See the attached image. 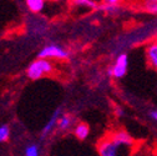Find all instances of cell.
I'll return each instance as SVG.
<instances>
[{
	"label": "cell",
	"instance_id": "obj_7",
	"mask_svg": "<svg viewBox=\"0 0 157 156\" xmlns=\"http://www.w3.org/2000/svg\"><path fill=\"white\" fill-rule=\"evenodd\" d=\"M74 134L76 135V138L78 140H86L90 135V127L85 123H78L74 127Z\"/></svg>",
	"mask_w": 157,
	"mask_h": 156
},
{
	"label": "cell",
	"instance_id": "obj_1",
	"mask_svg": "<svg viewBox=\"0 0 157 156\" xmlns=\"http://www.w3.org/2000/svg\"><path fill=\"white\" fill-rule=\"evenodd\" d=\"M133 146L132 136L124 130H117L99 142L97 151L100 156H132Z\"/></svg>",
	"mask_w": 157,
	"mask_h": 156
},
{
	"label": "cell",
	"instance_id": "obj_10",
	"mask_svg": "<svg viewBox=\"0 0 157 156\" xmlns=\"http://www.w3.org/2000/svg\"><path fill=\"white\" fill-rule=\"evenodd\" d=\"M141 9L148 14L157 15V0H141Z\"/></svg>",
	"mask_w": 157,
	"mask_h": 156
},
{
	"label": "cell",
	"instance_id": "obj_19",
	"mask_svg": "<svg viewBox=\"0 0 157 156\" xmlns=\"http://www.w3.org/2000/svg\"><path fill=\"white\" fill-rule=\"evenodd\" d=\"M156 43H157V39H156Z\"/></svg>",
	"mask_w": 157,
	"mask_h": 156
},
{
	"label": "cell",
	"instance_id": "obj_4",
	"mask_svg": "<svg viewBox=\"0 0 157 156\" xmlns=\"http://www.w3.org/2000/svg\"><path fill=\"white\" fill-rule=\"evenodd\" d=\"M128 70V56L127 54H120L116 57L115 63L109 69V75L115 79H121Z\"/></svg>",
	"mask_w": 157,
	"mask_h": 156
},
{
	"label": "cell",
	"instance_id": "obj_15",
	"mask_svg": "<svg viewBox=\"0 0 157 156\" xmlns=\"http://www.w3.org/2000/svg\"><path fill=\"white\" fill-rule=\"evenodd\" d=\"M115 114L119 116V118H121V116L125 115V110H124L122 107H120V106H116V109H115Z\"/></svg>",
	"mask_w": 157,
	"mask_h": 156
},
{
	"label": "cell",
	"instance_id": "obj_6",
	"mask_svg": "<svg viewBox=\"0 0 157 156\" xmlns=\"http://www.w3.org/2000/svg\"><path fill=\"white\" fill-rule=\"evenodd\" d=\"M145 55H146L147 64H148L153 70H157V43H156V40H155V41H151V43L146 46Z\"/></svg>",
	"mask_w": 157,
	"mask_h": 156
},
{
	"label": "cell",
	"instance_id": "obj_16",
	"mask_svg": "<svg viewBox=\"0 0 157 156\" xmlns=\"http://www.w3.org/2000/svg\"><path fill=\"white\" fill-rule=\"evenodd\" d=\"M121 0H104L105 4H109V5H119Z\"/></svg>",
	"mask_w": 157,
	"mask_h": 156
},
{
	"label": "cell",
	"instance_id": "obj_13",
	"mask_svg": "<svg viewBox=\"0 0 157 156\" xmlns=\"http://www.w3.org/2000/svg\"><path fill=\"white\" fill-rule=\"evenodd\" d=\"M10 136V127L8 125H0V142L8 141Z\"/></svg>",
	"mask_w": 157,
	"mask_h": 156
},
{
	"label": "cell",
	"instance_id": "obj_9",
	"mask_svg": "<svg viewBox=\"0 0 157 156\" xmlns=\"http://www.w3.org/2000/svg\"><path fill=\"white\" fill-rule=\"evenodd\" d=\"M72 123H74L72 116L70 114H64V115H61L60 120H59L57 127H59V130H61V131H66V130H69L71 127Z\"/></svg>",
	"mask_w": 157,
	"mask_h": 156
},
{
	"label": "cell",
	"instance_id": "obj_12",
	"mask_svg": "<svg viewBox=\"0 0 157 156\" xmlns=\"http://www.w3.org/2000/svg\"><path fill=\"white\" fill-rule=\"evenodd\" d=\"M99 10L101 11H105L106 14H110V15H116L120 13V8L119 5H109V4H102V5H99Z\"/></svg>",
	"mask_w": 157,
	"mask_h": 156
},
{
	"label": "cell",
	"instance_id": "obj_11",
	"mask_svg": "<svg viewBox=\"0 0 157 156\" xmlns=\"http://www.w3.org/2000/svg\"><path fill=\"white\" fill-rule=\"evenodd\" d=\"M72 4L78 8H86V9H91V10L99 9V5H97L95 0H74Z\"/></svg>",
	"mask_w": 157,
	"mask_h": 156
},
{
	"label": "cell",
	"instance_id": "obj_17",
	"mask_svg": "<svg viewBox=\"0 0 157 156\" xmlns=\"http://www.w3.org/2000/svg\"><path fill=\"white\" fill-rule=\"evenodd\" d=\"M150 118L157 123V110H151L150 111Z\"/></svg>",
	"mask_w": 157,
	"mask_h": 156
},
{
	"label": "cell",
	"instance_id": "obj_2",
	"mask_svg": "<svg viewBox=\"0 0 157 156\" xmlns=\"http://www.w3.org/2000/svg\"><path fill=\"white\" fill-rule=\"evenodd\" d=\"M54 71V65L50 60L46 59H37L34 60L26 69V75L31 80H39L43 76L49 75Z\"/></svg>",
	"mask_w": 157,
	"mask_h": 156
},
{
	"label": "cell",
	"instance_id": "obj_14",
	"mask_svg": "<svg viewBox=\"0 0 157 156\" xmlns=\"http://www.w3.org/2000/svg\"><path fill=\"white\" fill-rule=\"evenodd\" d=\"M25 156H39V147L35 144H31L25 150Z\"/></svg>",
	"mask_w": 157,
	"mask_h": 156
},
{
	"label": "cell",
	"instance_id": "obj_3",
	"mask_svg": "<svg viewBox=\"0 0 157 156\" xmlns=\"http://www.w3.org/2000/svg\"><path fill=\"white\" fill-rule=\"evenodd\" d=\"M37 57L39 59H46V60H51V59L66 60L69 57V51L64 46L56 45V44H49L39 51Z\"/></svg>",
	"mask_w": 157,
	"mask_h": 156
},
{
	"label": "cell",
	"instance_id": "obj_18",
	"mask_svg": "<svg viewBox=\"0 0 157 156\" xmlns=\"http://www.w3.org/2000/svg\"><path fill=\"white\" fill-rule=\"evenodd\" d=\"M51 2H56L57 3V2H66V0H51ZM71 2H74V0H71Z\"/></svg>",
	"mask_w": 157,
	"mask_h": 156
},
{
	"label": "cell",
	"instance_id": "obj_5",
	"mask_svg": "<svg viewBox=\"0 0 157 156\" xmlns=\"http://www.w3.org/2000/svg\"><path fill=\"white\" fill-rule=\"evenodd\" d=\"M60 118H61V107H57V109L51 114L50 119L48 120V123H46L45 126L43 127V131H41V136H43V138H45V136H48L49 134H51V131L54 130V127L57 126Z\"/></svg>",
	"mask_w": 157,
	"mask_h": 156
},
{
	"label": "cell",
	"instance_id": "obj_8",
	"mask_svg": "<svg viewBox=\"0 0 157 156\" xmlns=\"http://www.w3.org/2000/svg\"><path fill=\"white\" fill-rule=\"evenodd\" d=\"M25 4L31 13H41L46 5V0H25Z\"/></svg>",
	"mask_w": 157,
	"mask_h": 156
}]
</instances>
